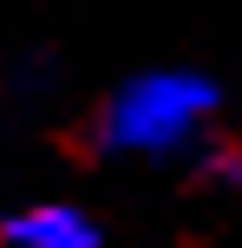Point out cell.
Segmentation results:
<instances>
[{"label": "cell", "mask_w": 242, "mask_h": 248, "mask_svg": "<svg viewBox=\"0 0 242 248\" xmlns=\"http://www.w3.org/2000/svg\"><path fill=\"white\" fill-rule=\"evenodd\" d=\"M216 111V85L196 72H138L105 98V118H98V144L105 150H131V157H170L183 150L196 131Z\"/></svg>", "instance_id": "6da1fadb"}, {"label": "cell", "mask_w": 242, "mask_h": 248, "mask_svg": "<svg viewBox=\"0 0 242 248\" xmlns=\"http://www.w3.org/2000/svg\"><path fill=\"white\" fill-rule=\"evenodd\" d=\"M0 248H98V229L72 202H33L0 222Z\"/></svg>", "instance_id": "7a4b0ae2"}]
</instances>
